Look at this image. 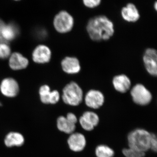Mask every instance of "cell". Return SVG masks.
<instances>
[{
    "label": "cell",
    "mask_w": 157,
    "mask_h": 157,
    "mask_svg": "<svg viewBox=\"0 0 157 157\" xmlns=\"http://www.w3.org/2000/svg\"><path fill=\"white\" fill-rule=\"evenodd\" d=\"M19 33V28L14 23L5 24L2 30V37L7 42L16 39Z\"/></svg>",
    "instance_id": "15"
},
{
    "label": "cell",
    "mask_w": 157,
    "mask_h": 157,
    "mask_svg": "<svg viewBox=\"0 0 157 157\" xmlns=\"http://www.w3.org/2000/svg\"><path fill=\"white\" fill-rule=\"evenodd\" d=\"M79 123L82 128L86 131H91L94 129V127L87 121L84 117L81 116L79 119Z\"/></svg>",
    "instance_id": "24"
},
{
    "label": "cell",
    "mask_w": 157,
    "mask_h": 157,
    "mask_svg": "<svg viewBox=\"0 0 157 157\" xmlns=\"http://www.w3.org/2000/svg\"><path fill=\"white\" fill-rule=\"evenodd\" d=\"M63 70L69 74H77L81 70L80 62L77 58L66 57L61 62Z\"/></svg>",
    "instance_id": "12"
},
{
    "label": "cell",
    "mask_w": 157,
    "mask_h": 157,
    "mask_svg": "<svg viewBox=\"0 0 157 157\" xmlns=\"http://www.w3.org/2000/svg\"><path fill=\"white\" fill-rule=\"evenodd\" d=\"M112 84L116 90L121 93H125L131 87V81L124 74L117 75L113 78Z\"/></svg>",
    "instance_id": "13"
},
{
    "label": "cell",
    "mask_w": 157,
    "mask_h": 157,
    "mask_svg": "<svg viewBox=\"0 0 157 157\" xmlns=\"http://www.w3.org/2000/svg\"><path fill=\"white\" fill-rule=\"evenodd\" d=\"M97 157H113L114 152L112 148L105 145H100L96 149Z\"/></svg>",
    "instance_id": "18"
},
{
    "label": "cell",
    "mask_w": 157,
    "mask_h": 157,
    "mask_svg": "<svg viewBox=\"0 0 157 157\" xmlns=\"http://www.w3.org/2000/svg\"><path fill=\"white\" fill-rule=\"evenodd\" d=\"M0 89L4 95L9 98H13L18 94L19 86L17 81L14 78H6L2 81Z\"/></svg>",
    "instance_id": "8"
},
{
    "label": "cell",
    "mask_w": 157,
    "mask_h": 157,
    "mask_svg": "<svg viewBox=\"0 0 157 157\" xmlns=\"http://www.w3.org/2000/svg\"><path fill=\"white\" fill-rule=\"evenodd\" d=\"M102 0H82L84 6L89 9H94L101 5Z\"/></svg>",
    "instance_id": "23"
},
{
    "label": "cell",
    "mask_w": 157,
    "mask_h": 157,
    "mask_svg": "<svg viewBox=\"0 0 157 157\" xmlns=\"http://www.w3.org/2000/svg\"><path fill=\"white\" fill-rule=\"evenodd\" d=\"M15 1H19V0H15Z\"/></svg>",
    "instance_id": "30"
},
{
    "label": "cell",
    "mask_w": 157,
    "mask_h": 157,
    "mask_svg": "<svg viewBox=\"0 0 157 157\" xmlns=\"http://www.w3.org/2000/svg\"><path fill=\"white\" fill-rule=\"evenodd\" d=\"M53 24L58 32L66 33L73 29L74 25V18L67 11H61L55 17Z\"/></svg>",
    "instance_id": "4"
},
{
    "label": "cell",
    "mask_w": 157,
    "mask_h": 157,
    "mask_svg": "<svg viewBox=\"0 0 157 157\" xmlns=\"http://www.w3.org/2000/svg\"><path fill=\"white\" fill-rule=\"evenodd\" d=\"M82 90L78 83L71 82L64 88L62 99L65 104L73 106L79 105L83 100Z\"/></svg>",
    "instance_id": "3"
},
{
    "label": "cell",
    "mask_w": 157,
    "mask_h": 157,
    "mask_svg": "<svg viewBox=\"0 0 157 157\" xmlns=\"http://www.w3.org/2000/svg\"><path fill=\"white\" fill-rule=\"evenodd\" d=\"M121 15L124 20L128 22H137L140 18V14L135 4L129 3L121 10Z\"/></svg>",
    "instance_id": "9"
},
{
    "label": "cell",
    "mask_w": 157,
    "mask_h": 157,
    "mask_svg": "<svg viewBox=\"0 0 157 157\" xmlns=\"http://www.w3.org/2000/svg\"><path fill=\"white\" fill-rule=\"evenodd\" d=\"M131 95L135 104L140 106L148 105L152 99L150 91L144 85L140 83L135 85L132 87Z\"/></svg>",
    "instance_id": "5"
},
{
    "label": "cell",
    "mask_w": 157,
    "mask_h": 157,
    "mask_svg": "<svg viewBox=\"0 0 157 157\" xmlns=\"http://www.w3.org/2000/svg\"><path fill=\"white\" fill-rule=\"evenodd\" d=\"M51 90L50 87L48 86H42L39 89V95L41 101L44 104H49V98H50Z\"/></svg>",
    "instance_id": "19"
},
{
    "label": "cell",
    "mask_w": 157,
    "mask_h": 157,
    "mask_svg": "<svg viewBox=\"0 0 157 157\" xmlns=\"http://www.w3.org/2000/svg\"><path fill=\"white\" fill-rule=\"evenodd\" d=\"M68 144L71 150L79 152L83 150L86 145V140L81 133H72L68 139Z\"/></svg>",
    "instance_id": "10"
},
{
    "label": "cell",
    "mask_w": 157,
    "mask_h": 157,
    "mask_svg": "<svg viewBox=\"0 0 157 157\" xmlns=\"http://www.w3.org/2000/svg\"><path fill=\"white\" fill-rule=\"evenodd\" d=\"M9 64L10 68L14 70L25 69L29 65V60L21 54L14 52L10 56Z\"/></svg>",
    "instance_id": "14"
},
{
    "label": "cell",
    "mask_w": 157,
    "mask_h": 157,
    "mask_svg": "<svg viewBox=\"0 0 157 157\" xmlns=\"http://www.w3.org/2000/svg\"><path fill=\"white\" fill-rule=\"evenodd\" d=\"M51 52L48 47L45 45H39L34 49L33 59L38 63H45L50 61Z\"/></svg>",
    "instance_id": "11"
},
{
    "label": "cell",
    "mask_w": 157,
    "mask_h": 157,
    "mask_svg": "<svg viewBox=\"0 0 157 157\" xmlns=\"http://www.w3.org/2000/svg\"><path fill=\"white\" fill-rule=\"evenodd\" d=\"M88 122L94 127L98 125L99 122V117L98 114L92 111H86L82 116Z\"/></svg>",
    "instance_id": "20"
},
{
    "label": "cell",
    "mask_w": 157,
    "mask_h": 157,
    "mask_svg": "<svg viewBox=\"0 0 157 157\" xmlns=\"http://www.w3.org/2000/svg\"><path fill=\"white\" fill-rule=\"evenodd\" d=\"M8 43L3 42L0 43V58L6 59L10 56L11 48L7 44Z\"/></svg>",
    "instance_id": "22"
},
{
    "label": "cell",
    "mask_w": 157,
    "mask_h": 157,
    "mask_svg": "<svg viewBox=\"0 0 157 157\" xmlns=\"http://www.w3.org/2000/svg\"><path fill=\"white\" fill-rule=\"evenodd\" d=\"M150 149L153 151L156 152L157 149V140L156 135L154 134L151 133V138L150 140Z\"/></svg>",
    "instance_id": "26"
},
{
    "label": "cell",
    "mask_w": 157,
    "mask_h": 157,
    "mask_svg": "<svg viewBox=\"0 0 157 157\" xmlns=\"http://www.w3.org/2000/svg\"><path fill=\"white\" fill-rule=\"evenodd\" d=\"M66 118H67V119L69 121H70V122L72 123L76 124V123L77 122V117H76L75 114H73V113H68Z\"/></svg>",
    "instance_id": "27"
},
{
    "label": "cell",
    "mask_w": 157,
    "mask_h": 157,
    "mask_svg": "<svg viewBox=\"0 0 157 157\" xmlns=\"http://www.w3.org/2000/svg\"><path fill=\"white\" fill-rule=\"evenodd\" d=\"M24 138L21 134L17 132H11L6 136L5 143L9 147L21 146L24 143Z\"/></svg>",
    "instance_id": "16"
},
{
    "label": "cell",
    "mask_w": 157,
    "mask_h": 157,
    "mask_svg": "<svg viewBox=\"0 0 157 157\" xmlns=\"http://www.w3.org/2000/svg\"><path fill=\"white\" fill-rule=\"evenodd\" d=\"M60 98L59 94L57 90H53L51 92L49 98V104H55L59 101Z\"/></svg>",
    "instance_id": "25"
},
{
    "label": "cell",
    "mask_w": 157,
    "mask_h": 157,
    "mask_svg": "<svg viewBox=\"0 0 157 157\" xmlns=\"http://www.w3.org/2000/svg\"><path fill=\"white\" fill-rule=\"evenodd\" d=\"M151 133L142 129L132 131L128 136L129 147L145 153L150 149Z\"/></svg>",
    "instance_id": "2"
},
{
    "label": "cell",
    "mask_w": 157,
    "mask_h": 157,
    "mask_svg": "<svg viewBox=\"0 0 157 157\" xmlns=\"http://www.w3.org/2000/svg\"><path fill=\"white\" fill-rule=\"evenodd\" d=\"M154 9L156 11L157 10V2H155L154 5Z\"/></svg>",
    "instance_id": "29"
},
{
    "label": "cell",
    "mask_w": 157,
    "mask_h": 157,
    "mask_svg": "<svg viewBox=\"0 0 157 157\" xmlns=\"http://www.w3.org/2000/svg\"><path fill=\"white\" fill-rule=\"evenodd\" d=\"M57 125L59 131L68 134L73 133L76 129V124L72 123L63 116H61L58 118Z\"/></svg>",
    "instance_id": "17"
},
{
    "label": "cell",
    "mask_w": 157,
    "mask_h": 157,
    "mask_svg": "<svg viewBox=\"0 0 157 157\" xmlns=\"http://www.w3.org/2000/svg\"><path fill=\"white\" fill-rule=\"evenodd\" d=\"M5 24H6L5 23L4 21H3L2 20L0 19V43H3V42L8 43V42H6V41L4 40L2 36V29L3 26H4Z\"/></svg>",
    "instance_id": "28"
},
{
    "label": "cell",
    "mask_w": 157,
    "mask_h": 157,
    "mask_svg": "<svg viewBox=\"0 0 157 157\" xmlns=\"http://www.w3.org/2000/svg\"><path fill=\"white\" fill-rule=\"evenodd\" d=\"M143 60L145 69L149 74L156 76L157 74V53L154 48H147L144 54Z\"/></svg>",
    "instance_id": "6"
},
{
    "label": "cell",
    "mask_w": 157,
    "mask_h": 157,
    "mask_svg": "<svg viewBox=\"0 0 157 157\" xmlns=\"http://www.w3.org/2000/svg\"><path fill=\"white\" fill-rule=\"evenodd\" d=\"M84 100L87 107L97 109L103 106L105 101V98L103 93L100 91L90 90L85 96Z\"/></svg>",
    "instance_id": "7"
},
{
    "label": "cell",
    "mask_w": 157,
    "mask_h": 157,
    "mask_svg": "<svg viewBox=\"0 0 157 157\" xmlns=\"http://www.w3.org/2000/svg\"><path fill=\"white\" fill-rule=\"evenodd\" d=\"M86 29L90 38L96 42L109 40L114 33L113 22L105 15L91 18L88 21Z\"/></svg>",
    "instance_id": "1"
},
{
    "label": "cell",
    "mask_w": 157,
    "mask_h": 157,
    "mask_svg": "<svg viewBox=\"0 0 157 157\" xmlns=\"http://www.w3.org/2000/svg\"><path fill=\"white\" fill-rule=\"evenodd\" d=\"M122 152L126 157H144L145 155V153L138 151L130 147L124 149Z\"/></svg>",
    "instance_id": "21"
}]
</instances>
